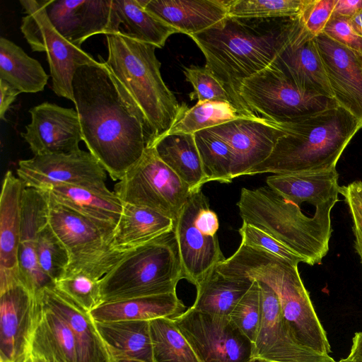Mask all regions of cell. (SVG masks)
I'll list each match as a JSON object with an SVG mask.
<instances>
[{"mask_svg": "<svg viewBox=\"0 0 362 362\" xmlns=\"http://www.w3.org/2000/svg\"><path fill=\"white\" fill-rule=\"evenodd\" d=\"M24 362H47L42 357L30 354Z\"/></svg>", "mask_w": 362, "mask_h": 362, "instance_id": "cell-52", "label": "cell"}, {"mask_svg": "<svg viewBox=\"0 0 362 362\" xmlns=\"http://www.w3.org/2000/svg\"><path fill=\"white\" fill-rule=\"evenodd\" d=\"M220 274L265 283L277 294L283 317L296 340L320 354L330 356L327 332L318 318L298 265L243 244L216 268Z\"/></svg>", "mask_w": 362, "mask_h": 362, "instance_id": "cell-4", "label": "cell"}, {"mask_svg": "<svg viewBox=\"0 0 362 362\" xmlns=\"http://www.w3.org/2000/svg\"><path fill=\"white\" fill-rule=\"evenodd\" d=\"M112 0H50L46 12L55 30L76 47L92 35L110 33Z\"/></svg>", "mask_w": 362, "mask_h": 362, "instance_id": "cell-22", "label": "cell"}, {"mask_svg": "<svg viewBox=\"0 0 362 362\" xmlns=\"http://www.w3.org/2000/svg\"><path fill=\"white\" fill-rule=\"evenodd\" d=\"M279 124L284 134L277 140L270 156L246 175L334 170L347 144L362 127L357 118L340 106Z\"/></svg>", "mask_w": 362, "mask_h": 362, "instance_id": "cell-3", "label": "cell"}, {"mask_svg": "<svg viewBox=\"0 0 362 362\" xmlns=\"http://www.w3.org/2000/svg\"><path fill=\"white\" fill-rule=\"evenodd\" d=\"M25 188L19 177L11 171L6 173L0 198V293L21 284L18 247Z\"/></svg>", "mask_w": 362, "mask_h": 362, "instance_id": "cell-23", "label": "cell"}, {"mask_svg": "<svg viewBox=\"0 0 362 362\" xmlns=\"http://www.w3.org/2000/svg\"><path fill=\"white\" fill-rule=\"evenodd\" d=\"M254 359H255V358H253L250 362H252Z\"/></svg>", "mask_w": 362, "mask_h": 362, "instance_id": "cell-56", "label": "cell"}, {"mask_svg": "<svg viewBox=\"0 0 362 362\" xmlns=\"http://www.w3.org/2000/svg\"><path fill=\"white\" fill-rule=\"evenodd\" d=\"M209 129L231 149L233 179L264 161L285 133L279 124L262 117L240 118Z\"/></svg>", "mask_w": 362, "mask_h": 362, "instance_id": "cell-17", "label": "cell"}, {"mask_svg": "<svg viewBox=\"0 0 362 362\" xmlns=\"http://www.w3.org/2000/svg\"><path fill=\"white\" fill-rule=\"evenodd\" d=\"M174 225L173 219L152 209L123 203L112 244L117 250L129 251L173 231Z\"/></svg>", "mask_w": 362, "mask_h": 362, "instance_id": "cell-31", "label": "cell"}, {"mask_svg": "<svg viewBox=\"0 0 362 362\" xmlns=\"http://www.w3.org/2000/svg\"><path fill=\"white\" fill-rule=\"evenodd\" d=\"M173 321L202 362H250L253 359L252 342L229 317L191 307Z\"/></svg>", "mask_w": 362, "mask_h": 362, "instance_id": "cell-13", "label": "cell"}, {"mask_svg": "<svg viewBox=\"0 0 362 362\" xmlns=\"http://www.w3.org/2000/svg\"><path fill=\"white\" fill-rule=\"evenodd\" d=\"M114 192L123 203L148 208L175 221L193 191L151 146L115 184Z\"/></svg>", "mask_w": 362, "mask_h": 362, "instance_id": "cell-11", "label": "cell"}, {"mask_svg": "<svg viewBox=\"0 0 362 362\" xmlns=\"http://www.w3.org/2000/svg\"><path fill=\"white\" fill-rule=\"evenodd\" d=\"M186 306L176 293L104 302L90 312L95 322L150 321L160 317L175 319Z\"/></svg>", "mask_w": 362, "mask_h": 362, "instance_id": "cell-27", "label": "cell"}, {"mask_svg": "<svg viewBox=\"0 0 362 362\" xmlns=\"http://www.w3.org/2000/svg\"><path fill=\"white\" fill-rule=\"evenodd\" d=\"M159 158L194 192L207 182L194 134H167L153 146Z\"/></svg>", "mask_w": 362, "mask_h": 362, "instance_id": "cell-33", "label": "cell"}, {"mask_svg": "<svg viewBox=\"0 0 362 362\" xmlns=\"http://www.w3.org/2000/svg\"><path fill=\"white\" fill-rule=\"evenodd\" d=\"M354 334L362 341V332H356Z\"/></svg>", "mask_w": 362, "mask_h": 362, "instance_id": "cell-54", "label": "cell"}, {"mask_svg": "<svg viewBox=\"0 0 362 362\" xmlns=\"http://www.w3.org/2000/svg\"><path fill=\"white\" fill-rule=\"evenodd\" d=\"M322 33L362 55V37L354 30L349 18L332 14Z\"/></svg>", "mask_w": 362, "mask_h": 362, "instance_id": "cell-47", "label": "cell"}, {"mask_svg": "<svg viewBox=\"0 0 362 362\" xmlns=\"http://www.w3.org/2000/svg\"><path fill=\"white\" fill-rule=\"evenodd\" d=\"M49 196L46 190L25 187L21 208L18 266L21 284L36 298L55 288V282L41 269L37 257L38 233L49 223Z\"/></svg>", "mask_w": 362, "mask_h": 362, "instance_id": "cell-19", "label": "cell"}, {"mask_svg": "<svg viewBox=\"0 0 362 362\" xmlns=\"http://www.w3.org/2000/svg\"><path fill=\"white\" fill-rule=\"evenodd\" d=\"M245 117H256L245 115L228 102H197L194 106L186 109L168 134L175 133L194 134L197 132Z\"/></svg>", "mask_w": 362, "mask_h": 362, "instance_id": "cell-37", "label": "cell"}, {"mask_svg": "<svg viewBox=\"0 0 362 362\" xmlns=\"http://www.w3.org/2000/svg\"><path fill=\"white\" fill-rule=\"evenodd\" d=\"M111 362H153L149 321L95 322Z\"/></svg>", "mask_w": 362, "mask_h": 362, "instance_id": "cell-29", "label": "cell"}, {"mask_svg": "<svg viewBox=\"0 0 362 362\" xmlns=\"http://www.w3.org/2000/svg\"><path fill=\"white\" fill-rule=\"evenodd\" d=\"M55 288L88 313L102 303L100 279L85 273L65 274L55 283Z\"/></svg>", "mask_w": 362, "mask_h": 362, "instance_id": "cell-41", "label": "cell"}, {"mask_svg": "<svg viewBox=\"0 0 362 362\" xmlns=\"http://www.w3.org/2000/svg\"><path fill=\"white\" fill-rule=\"evenodd\" d=\"M361 9L362 0H337L333 14L351 18Z\"/></svg>", "mask_w": 362, "mask_h": 362, "instance_id": "cell-49", "label": "cell"}, {"mask_svg": "<svg viewBox=\"0 0 362 362\" xmlns=\"http://www.w3.org/2000/svg\"><path fill=\"white\" fill-rule=\"evenodd\" d=\"M153 362H202L173 319L149 321Z\"/></svg>", "mask_w": 362, "mask_h": 362, "instance_id": "cell-36", "label": "cell"}, {"mask_svg": "<svg viewBox=\"0 0 362 362\" xmlns=\"http://www.w3.org/2000/svg\"><path fill=\"white\" fill-rule=\"evenodd\" d=\"M301 205L285 200L268 186L243 188L237 203L243 223L267 233L313 266L329 251L331 213L307 215Z\"/></svg>", "mask_w": 362, "mask_h": 362, "instance_id": "cell-6", "label": "cell"}, {"mask_svg": "<svg viewBox=\"0 0 362 362\" xmlns=\"http://www.w3.org/2000/svg\"><path fill=\"white\" fill-rule=\"evenodd\" d=\"M300 21V16L245 18L227 16L189 37L203 53L205 67L230 94L235 107L248 116L257 117L240 98V87L245 79L272 64Z\"/></svg>", "mask_w": 362, "mask_h": 362, "instance_id": "cell-2", "label": "cell"}, {"mask_svg": "<svg viewBox=\"0 0 362 362\" xmlns=\"http://www.w3.org/2000/svg\"><path fill=\"white\" fill-rule=\"evenodd\" d=\"M37 257L42 272L55 283L66 274L69 255L49 223L38 233Z\"/></svg>", "mask_w": 362, "mask_h": 362, "instance_id": "cell-40", "label": "cell"}, {"mask_svg": "<svg viewBox=\"0 0 362 362\" xmlns=\"http://www.w3.org/2000/svg\"><path fill=\"white\" fill-rule=\"evenodd\" d=\"M315 41L333 98L362 124V55L324 33Z\"/></svg>", "mask_w": 362, "mask_h": 362, "instance_id": "cell-20", "label": "cell"}, {"mask_svg": "<svg viewBox=\"0 0 362 362\" xmlns=\"http://www.w3.org/2000/svg\"><path fill=\"white\" fill-rule=\"evenodd\" d=\"M182 279L173 230L130 250L100 279L102 303L176 293Z\"/></svg>", "mask_w": 362, "mask_h": 362, "instance_id": "cell-7", "label": "cell"}, {"mask_svg": "<svg viewBox=\"0 0 362 362\" xmlns=\"http://www.w3.org/2000/svg\"><path fill=\"white\" fill-rule=\"evenodd\" d=\"M54 202L99 223L116 227L123 202L114 192L61 185L45 189Z\"/></svg>", "mask_w": 362, "mask_h": 362, "instance_id": "cell-30", "label": "cell"}, {"mask_svg": "<svg viewBox=\"0 0 362 362\" xmlns=\"http://www.w3.org/2000/svg\"><path fill=\"white\" fill-rule=\"evenodd\" d=\"M272 64L298 87L310 93L333 98L315 36L307 30L301 21Z\"/></svg>", "mask_w": 362, "mask_h": 362, "instance_id": "cell-21", "label": "cell"}, {"mask_svg": "<svg viewBox=\"0 0 362 362\" xmlns=\"http://www.w3.org/2000/svg\"><path fill=\"white\" fill-rule=\"evenodd\" d=\"M259 284L261 317L252 344V358L266 362H337L299 344L288 329L274 291Z\"/></svg>", "mask_w": 362, "mask_h": 362, "instance_id": "cell-15", "label": "cell"}, {"mask_svg": "<svg viewBox=\"0 0 362 362\" xmlns=\"http://www.w3.org/2000/svg\"><path fill=\"white\" fill-rule=\"evenodd\" d=\"M0 118L4 119L6 111L21 92L14 86L0 79Z\"/></svg>", "mask_w": 362, "mask_h": 362, "instance_id": "cell-48", "label": "cell"}, {"mask_svg": "<svg viewBox=\"0 0 362 362\" xmlns=\"http://www.w3.org/2000/svg\"><path fill=\"white\" fill-rule=\"evenodd\" d=\"M20 4L25 14L21 32L33 51L47 54L53 91L74 102L72 81L76 71L81 66L99 62L55 30L47 15V1L21 0Z\"/></svg>", "mask_w": 362, "mask_h": 362, "instance_id": "cell-12", "label": "cell"}, {"mask_svg": "<svg viewBox=\"0 0 362 362\" xmlns=\"http://www.w3.org/2000/svg\"><path fill=\"white\" fill-rule=\"evenodd\" d=\"M179 32L146 11L139 0H112L110 33L164 47L168 38Z\"/></svg>", "mask_w": 362, "mask_h": 362, "instance_id": "cell-28", "label": "cell"}, {"mask_svg": "<svg viewBox=\"0 0 362 362\" xmlns=\"http://www.w3.org/2000/svg\"><path fill=\"white\" fill-rule=\"evenodd\" d=\"M337 362H358V361H356L354 360L349 358V357H346V358H342Z\"/></svg>", "mask_w": 362, "mask_h": 362, "instance_id": "cell-53", "label": "cell"}, {"mask_svg": "<svg viewBox=\"0 0 362 362\" xmlns=\"http://www.w3.org/2000/svg\"><path fill=\"white\" fill-rule=\"evenodd\" d=\"M239 95L253 113L276 124L292 122L339 106L333 98L298 87L272 64L245 79Z\"/></svg>", "mask_w": 362, "mask_h": 362, "instance_id": "cell-9", "label": "cell"}, {"mask_svg": "<svg viewBox=\"0 0 362 362\" xmlns=\"http://www.w3.org/2000/svg\"><path fill=\"white\" fill-rule=\"evenodd\" d=\"M105 36L108 56L104 62L144 114L153 146L168 134L187 107L179 104L163 81L156 46L118 33Z\"/></svg>", "mask_w": 362, "mask_h": 362, "instance_id": "cell-5", "label": "cell"}, {"mask_svg": "<svg viewBox=\"0 0 362 362\" xmlns=\"http://www.w3.org/2000/svg\"><path fill=\"white\" fill-rule=\"evenodd\" d=\"M49 76L40 62L7 38H0V79L21 93L44 90Z\"/></svg>", "mask_w": 362, "mask_h": 362, "instance_id": "cell-35", "label": "cell"}, {"mask_svg": "<svg viewBox=\"0 0 362 362\" xmlns=\"http://www.w3.org/2000/svg\"><path fill=\"white\" fill-rule=\"evenodd\" d=\"M252 362H266V361H260V360L254 359Z\"/></svg>", "mask_w": 362, "mask_h": 362, "instance_id": "cell-55", "label": "cell"}, {"mask_svg": "<svg viewBox=\"0 0 362 362\" xmlns=\"http://www.w3.org/2000/svg\"><path fill=\"white\" fill-rule=\"evenodd\" d=\"M349 22L354 30L362 37V9L349 18Z\"/></svg>", "mask_w": 362, "mask_h": 362, "instance_id": "cell-51", "label": "cell"}, {"mask_svg": "<svg viewBox=\"0 0 362 362\" xmlns=\"http://www.w3.org/2000/svg\"><path fill=\"white\" fill-rule=\"evenodd\" d=\"M42 304L41 314L31 340L30 354L47 362H79L71 329L58 314Z\"/></svg>", "mask_w": 362, "mask_h": 362, "instance_id": "cell-32", "label": "cell"}, {"mask_svg": "<svg viewBox=\"0 0 362 362\" xmlns=\"http://www.w3.org/2000/svg\"><path fill=\"white\" fill-rule=\"evenodd\" d=\"M347 357L362 362V341L355 335L352 338L351 348Z\"/></svg>", "mask_w": 362, "mask_h": 362, "instance_id": "cell-50", "label": "cell"}, {"mask_svg": "<svg viewBox=\"0 0 362 362\" xmlns=\"http://www.w3.org/2000/svg\"><path fill=\"white\" fill-rule=\"evenodd\" d=\"M228 317L253 344L261 317L260 291L257 281H253L251 287L239 300Z\"/></svg>", "mask_w": 362, "mask_h": 362, "instance_id": "cell-42", "label": "cell"}, {"mask_svg": "<svg viewBox=\"0 0 362 362\" xmlns=\"http://www.w3.org/2000/svg\"><path fill=\"white\" fill-rule=\"evenodd\" d=\"M31 122L21 136L34 156L67 154L80 150L83 141L76 110L45 102L33 107Z\"/></svg>", "mask_w": 362, "mask_h": 362, "instance_id": "cell-18", "label": "cell"}, {"mask_svg": "<svg viewBox=\"0 0 362 362\" xmlns=\"http://www.w3.org/2000/svg\"><path fill=\"white\" fill-rule=\"evenodd\" d=\"M144 8L188 36L202 32L228 16L230 0H139Z\"/></svg>", "mask_w": 362, "mask_h": 362, "instance_id": "cell-24", "label": "cell"}, {"mask_svg": "<svg viewBox=\"0 0 362 362\" xmlns=\"http://www.w3.org/2000/svg\"><path fill=\"white\" fill-rule=\"evenodd\" d=\"M254 280L224 276L216 269L197 286L196 310L228 317Z\"/></svg>", "mask_w": 362, "mask_h": 362, "instance_id": "cell-34", "label": "cell"}, {"mask_svg": "<svg viewBox=\"0 0 362 362\" xmlns=\"http://www.w3.org/2000/svg\"><path fill=\"white\" fill-rule=\"evenodd\" d=\"M238 231L241 244L266 251L293 264L305 263L300 255L257 227L243 223Z\"/></svg>", "mask_w": 362, "mask_h": 362, "instance_id": "cell-44", "label": "cell"}, {"mask_svg": "<svg viewBox=\"0 0 362 362\" xmlns=\"http://www.w3.org/2000/svg\"><path fill=\"white\" fill-rule=\"evenodd\" d=\"M42 304L23 284L0 293V362H24Z\"/></svg>", "mask_w": 362, "mask_h": 362, "instance_id": "cell-16", "label": "cell"}, {"mask_svg": "<svg viewBox=\"0 0 362 362\" xmlns=\"http://www.w3.org/2000/svg\"><path fill=\"white\" fill-rule=\"evenodd\" d=\"M49 224L70 257L66 274L82 272L100 279L130 251L114 247L115 227L87 218L49 197Z\"/></svg>", "mask_w": 362, "mask_h": 362, "instance_id": "cell-8", "label": "cell"}, {"mask_svg": "<svg viewBox=\"0 0 362 362\" xmlns=\"http://www.w3.org/2000/svg\"><path fill=\"white\" fill-rule=\"evenodd\" d=\"M183 73L186 80L193 86V94L197 98L198 103L223 101L230 103L235 107L230 94L205 66L185 67Z\"/></svg>", "mask_w": 362, "mask_h": 362, "instance_id": "cell-43", "label": "cell"}, {"mask_svg": "<svg viewBox=\"0 0 362 362\" xmlns=\"http://www.w3.org/2000/svg\"><path fill=\"white\" fill-rule=\"evenodd\" d=\"M25 187L45 189L66 185L99 190L105 185L106 171L89 151L34 156L21 160L16 170Z\"/></svg>", "mask_w": 362, "mask_h": 362, "instance_id": "cell-14", "label": "cell"}, {"mask_svg": "<svg viewBox=\"0 0 362 362\" xmlns=\"http://www.w3.org/2000/svg\"><path fill=\"white\" fill-rule=\"evenodd\" d=\"M77 69L74 103L88 151L114 181L120 180L152 145L146 118L99 55Z\"/></svg>", "mask_w": 362, "mask_h": 362, "instance_id": "cell-1", "label": "cell"}, {"mask_svg": "<svg viewBox=\"0 0 362 362\" xmlns=\"http://www.w3.org/2000/svg\"><path fill=\"white\" fill-rule=\"evenodd\" d=\"M337 0H306L300 21L314 36L322 33L332 17Z\"/></svg>", "mask_w": 362, "mask_h": 362, "instance_id": "cell-46", "label": "cell"}, {"mask_svg": "<svg viewBox=\"0 0 362 362\" xmlns=\"http://www.w3.org/2000/svg\"><path fill=\"white\" fill-rule=\"evenodd\" d=\"M194 136L207 182H231L233 159L228 144L209 129L197 132Z\"/></svg>", "mask_w": 362, "mask_h": 362, "instance_id": "cell-38", "label": "cell"}, {"mask_svg": "<svg viewBox=\"0 0 362 362\" xmlns=\"http://www.w3.org/2000/svg\"><path fill=\"white\" fill-rule=\"evenodd\" d=\"M339 194L344 197L352 221L354 248L362 265V181L356 180L340 187Z\"/></svg>", "mask_w": 362, "mask_h": 362, "instance_id": "cell-45", "label": "cell"}, {"mask_svg": "<svg viewBox=\"0 0 362 362\" xmlns=\"http://www.w3.org/2000/svg\"><path fill=\"white\" fill-rule=\"evenodd\" d=\"M338 179L334 169L316 173L274 174L267 177L266 182L285 200L319 206L339 201Z\"/></svg>", "mask_w": 362, "mask_h": 362, "instance_id": "cell-26", "label": "cell"}, {"mask_svg": "<svg viewBox=\"0 0 362 362\" xmlns=\"http://www.w3.org/2000/svg\"><path fill=\"white\" fill-rule=\"evenodd\" d=\"M40 298L43 305L58 314L71 329L79 362H111L90 313L55 288H45Z\"/></svg>", "mask_w": 362, "mask_h": 362, "instance_id": "cell-25", "label": "cell"}, {"mask_svg": "<svg viewBox=\"0 0 362 362\" xmlns=\"http://www.w3.org/2000/svg\"><path fill=\"white\" fill-rule=\"evenodd\" d=\"M306 0H230L228 16L276 18L300 16Z\"/></svg>", "mask_w": 362, "mask_h": 362, "instance_id": "cell-39", "label": "cell"}, {"mask_svg": "<svg viewBox=\"0 0 362 362\" xmlns=\"http://www.w3.org/2000/svg\"><path fill=\"white\" fill-rule=\"evenodd\" d=\"M216 214L202 189L193 192L175 221L184 279L195 286L226 259L216 233Z\"/></svg>", "mask_w": 362, "mask_h": 362, "instance_id": "cell-10", "label": "cell"}]
</instances>
